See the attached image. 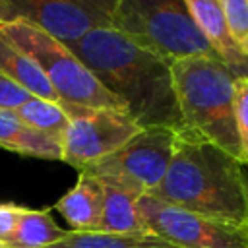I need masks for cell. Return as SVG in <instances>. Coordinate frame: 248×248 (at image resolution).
Instances as JSON below:
<instances>
[{
	"label": "cell",
	"mask_w": 248,
	"mask_h": 248,
	"mask_svg": "<svg viewBox=\"0 0 248 248\" xmlns=\"http://www.w3.org/2000/svg\"><path fill=\"white\" fill-rule=\"evenodd\" d=\"M184 4L198 31L205 37L234 78H248V56L232 41L219 0H184Z\"/></svg>",
	"instance_id": "cell-10"
},
{
	"label": "cell",
	"mask_w": 248,
	"mask_h": 248,
	"mask_svg": "<svg viewBox=\"0 0 248 248\" xmlns=\"http://www.w3.org/2000/svg\"><path fill=\"white\" fill-rule=\"evenodd\" d=\"M138 211L147 232L176 248H248V225L209 219L151 196H140Z\"/></svg>",
	"instance_id": "cell-7"
},
{
	"label": "cell",
	"mask_w": 248,
	"mask_h": 248,
	"mask_svg": "<svg viewBox=\"0 0 248 248\" xmlns=\"http://www.w3.org/2000/svg\"><path fill=\"white\" fill-rule=\"evenodd\" d=\"M16 114L33 130L56 140L58 143L64 138L70 116L62 101H46L39 97H29L23 105L16 108Z\"/></svg>",
	"instance_id": "cell-17"
},
{
	"label": "cell",
	"mask_w": 248,
	"mask_h": 248,
	"mask_svg": "<svg viewBox=\"0 0 248 248\" xmlns=\"http://www.w3.org/2000/svg\"><path fill=\"white\" fill-rule=\"evenodd\" d=\"M31 95L21 89L17 83L8 79L4 74H0V108L16 110L19 105H23Z\"/></svg>",
	"instance_id": "cell-20"
},
{
	"label": "cell",
	"mask_w": 248,
	"mask_h": 248,
	"mask_svg": "<svg viewBox=\"0 0 248 248\" xmlns=\"http://www.w3.org/2000/svg\"><path fill=\"white\" fill-rule=\"evenodd\" d=\"M0 74H4L8 79L17 83L21 89H25L31 97L60 101L56 91L45 78V74L39 70V66L2 33H0Z\"/></svg>",
	"instance_id": "cell-13"
},
{
	"label": "cell",
	"mask_w": 248,
	"mask_h": 248,
	"mask_svg": "<svg viewBox=\"0 0 248 248\" xmlns=\"http://www.w3.org/2000/svg\"><path fill=\"white\" fill-rule=\"evenodd\" d=\"M87 6H91L93 10H97L99 14H103L108 23H110V10H112V0H83Z\"/></svg>",
	"instance_id": "cell-22"
},
{
	"label": "cell",
	"mask_w": 248,
	"mask_h": 248,
	"mask_svg": "<svg viewBox=\"0 0 248 248\" xmlns=\"http://www.w3.org/2000/svg\"><path fill=\"white\" fill-rule=\"evenodd\" d=\"M27 21L64 45H72L108 19L83 0H0V23Z\"/></svg>",
	"instance_id": "cell-9"
},
{
	"label": "cell",
	"mask_w": 248,
	"mask_h": 248,
	"mask_svg": "<svg viewBox=\"0 0 248 248\" xmlns=\"http://www.w3.org/2000/svg\"><path fill=\"white\" fill-rule=\"evenodd\" d=\"M234 120L240 145V163L248 167V78H234Z\"/></svg>",
	"instance_id": "cell-19"
},
{
	"label": "cell",
	"mask_w": 248,
	"mask_h": 248,
	"mask_svg": "<svg viewBox=\"0 0 248 248\" xmlns=\"http://www.w3.org/2000/svg\"><path fill=\"white\" fill-rule=\"evenodd\" d=\"M46 248H176L167 240L151 234H107V232H76L68 231L58 242Z\"/></svg>",
	"instance_id": "cell-16"
},
{
	"label": "cell",
	"mask_w": 248,
	"mask_h": 248,
	"mask_svg": "<svg viewBox=\"0 0 248 248\" xmlns=\"http://www.w3.org/2000/svg\"><path fill=\"white\" fill-rule=\"evenodd\" d=\"M232 41L248 56V0H219Z\"/></svg>",
	"instance_id": "cell-18"
},
{
	"label": "cell",
	"mask_w": 248,
	"mask_h": 248,
	"mask_svg": "<svg viewBox=\"0 0 248 248\" xmlns=\"http://www.w3.org/2000/svg\"><path fill=\"white\" fill-rule=\"evenodd\" d=\"M147 196L209 219L248 225L246 167L221 147L186 132H176L169 169Z\"/></svg>",
	"instance_id": "cell-2"
},
{
	"label": "cell",
	"mask_w": 248,
	"mask_h": 248,
	"mask_svg": "<svg viewBox=\"0 0 248 248\" xmlns=\"http://www.w3.org/2000/svg\"><path fill=\"white\" fill-rule=\"evenodd\" d=\"M68 231L60 229L48 209H29L23 207L12 236L6 240L4 248H46L58 242Z\"/></svg>",
	"instance_id": "cell-15"
},
{
	"label": "cell",
	"mask_w": 248,
	"mask_h": 248,
	"mask_svg": "<svg viewBox=\"0 0 248 248\" xmlns=\"http://www.w3.org/2000/svg\"><path fill=\"white\" fill-rule=\"evenodd\" d=\"M70 116L60 141L62 161L83 170L132 140L141 126L120 108H97L64 103Z\"/></svg>",
	"instance_id": "cell-8"
},
{
	"label": "cell",
	"mask_w": 248,
	"mask_h": 248,
	"mask_svg": "<svg viewBox=\"0 0 248 248\" xmlns=\"http://www.w3.org/2000/svg\"><path fill=\"white\" fill-rule=\"evenodd\" d=\"M103 190H105V202H103V217H101L99 232H107V234L147 232L138 211V200H140L138 194L110 184H103Z\"/></svg>",
	"instance_id": "cell-14"
},
{
	"label": "cell",
	"mask_w": 248,
	"mask_h": 248,
	"mask_svg": "<svg viewBox=\"0 0 248 248\" xmlns=\"http://www.w3.org/2000/svg\"><path fill=\"white\" fill-rule=\"evenodd\" d=\"M0 149L48 161H62V145L27 126L16 110L0 108Z\"/></svg>",
	"instance_id": "cell-12"
},
{
	"label": "cell",
	"mask_w": 248,
	"mask_h": 248,
	"mask_svg": "<svg viewBox=\"0 0 248 248\" xmlns=\"http://www.w3.org/2000/svg\"><path fill=\"white\" fill-rule=\"evenodd\" d=\"M91 74L116 95L141 126L182 130L170 62L140 46L110 25H101L68 45Z\"/></svg>",
	"instance_id": "cell-1"
},
{
	"label": "cell",
	"mask_w": 248,
	"mask_h": 248,
	"mask_svg": "<svg viewBox=\"0 0 248 248\" xmlns=\"http://www.w3.org/2000/svg\"><path fill=\"white\" fill-rule=\"evenodd\" d=\"M110 27L167 62L217 54L198 31L184 0H112Z\"/></svg>",
	"instance_id": "cell-4"
},
{
	"label": "cell",
	"mask_w": 248,
	"mask_h": 248,
	"mask_svg": "<svg viewBox=\"0 0 248 248\" xmlns=\"http://www.w3.org/2000/svg\"><path fill=\"white\" fill-rule=\"evenodd\" d=\"M0 248H4V246H0Z\"/></svg>",
	"instance_id": "cell-23"
},
{
	"label": "cell",
	"mask_w": 248,
	"mask_h": 248,
	"mask_svg": "<svg viewBox=\"0 0 248 248\" xmlns=\"http://www.w3.org/2000/svg\"><path fill=\"white\" fill-rule=\"evenodd\" d=\"M0 33L39 66L62 103L126 110L124 103L103 87L70 46L46 31L27 21H8L0 23Z\"/></svg>",
	"instance_id": "cell-5"
},
{
	"label": "cell",
	"mask_w": 248,
	"mask_h": 248,
	"mask_svg": "<svg viewBox=\"0 0 248 248\" xmlns=\"http://www.w3.org/2000/svg\"><path fill=\"white\" fill-rule=\"evenodd\" d=\"M21 209L23 207L16 203H0V246H4L6 240L12 236Z\"/></svg>",
	"instance_id": "cell-21"
},
{
	"label": "cell",
	"mask_w": 248,
	"mask_h": 248,
	"mask_svg": "<svg viewBox=\"0 0 248 248\" xmlns=\"http://www.w3.org/2000/svg\"><path fill=\"white\" fill-rule=\"evenodd\" d=\"M103 202H105L103 184L97 178L79 172V178L74 184V188H70L56 202L54 209L66 219L70 231L99 232L101 217H103Z\"/></svg>",
	"instance_id": "cell-11"
},
{
	"label": "cell",
	"mask_w": 248,
	"mask_h": 248,
	"mask_svg": "<svg viewBox=\"0 0 248 248\" xmlns=\"http://www.w3.org/2000/svg\"><path fill=\"white\" fill-rule=\"evenodd\" d=\"M174 140L176 130L172 128H141L122 147L79 172H85L103 184L145 196L163 180L174 151Z\"/></svg>",
	"instance_id": "cell-6"
},
{
	"label": "cell",
	"mask_w": 248,
	"mask_h": 248,
	"mask_svg": "<svg viewBox=\"0 0 248 248\" xmlns=\"http://www.w3.org/2000/svg\"><path fill=\"white\" fill-rule=\"evenodd\" d=\"M170 76L182 118L180 132L202 138L240 161L234 74L217 54H198L170 62Z\"/></svg>",
	"instance_id": "cell-3"
}]
</instances>
